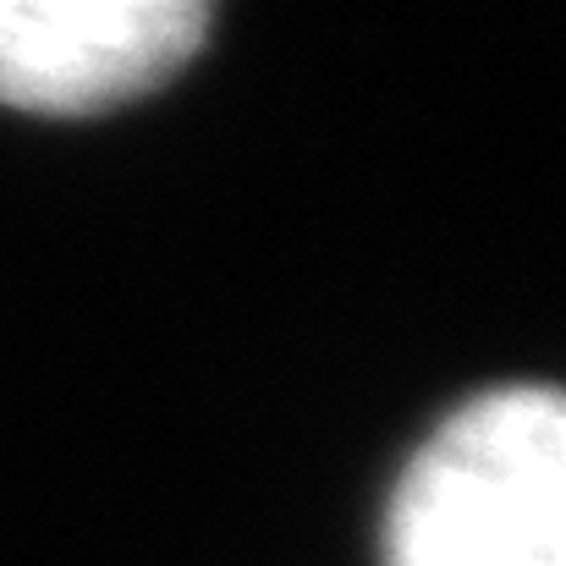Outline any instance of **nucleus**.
Masks as SVG:
<instances>
[{"label": "nucleus", "mask_w": 566, "mask_h": 566, "mask_svg": "<svg viewBox=\"0 0 566 566\" xmlns=\"http://www.w3.org/2000/svg\"><path fill=\"white\" fill-rule=\"evenodd\" d=\"M390 566H566V390L506 385L457 407L407 462Z\"/></svg>", "instance_id": "nucleus-1"}, {"label": "nucleus", "mask_w": 566, "mask_h": 566, "mask_svg": "<svg viewBox=\"0 0 566 566\" xmlns=\"http://www.w3.org/2000/svg\"><path fill=\"white\" fill-rule=\"evenodd\" d=\"M209 11L192 0H0V99L105 111L188 66Z\"/></svg>", "instance_id": "nucleus-2"}]
</instances>
